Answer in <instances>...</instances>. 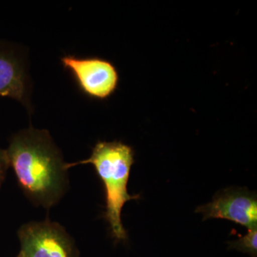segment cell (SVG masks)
Masks as SVG:
<instances>
[{
  "label": "cell",
  "mask_w": 257,
  "mask_h": 257,
  "mask_svg": "<svg viewBox=\"0 0 257 257\" xmlns=\"http://www.w3.org/2000/svg\"><path fill=\"white\" fill-rule=\"evenodd\" d=\"M20 187L36 206L50 209L68 188L66 163L47 130L30 127L16 134L6 150Z\"/></svg>",
  "instance_id": "obj_1"
},
{
  "label": "cell",
  "mask_w": 257,
  "mask_h": 257,
  "mask_svg": "<svg viewBox=\"0 0 257 257\" xmlns=\"http://www.w3.org/2000/svg\"><path fill=\"white\" fill-rule=\"evenodd\" d=\"M135 163L133 149L121 142H98L87 160L66 163L67 170L78 165L94 166L104 184L106 211L104 218L109 225L111 236L116 242L124 241L128 235L121 222V210L125 203L140 199V194L130 195L127 190L132 166Z\"/></svg>",
  "instance_id": "obj_2"
},
{
  "label": "cell",
  "mask_w": 257,
  "mask_h": 257,
  "mask_svg": "<svg viewBox=\"0 0 257 257\" xmlns=\"http://www.w3.org/2000/svg\"><path fill=\"white\" fill-rule=\"evenodd\" d=\"M20 257H79L74 239L63 226L50 219L32 221L18 231Z\"/></svg>",
  "instance_id": "obj_3"
},
{
  "label": "cell",
  "mask_w": 257,
  "mask_h": 257,
  "mask_svg": "<svg viewBox=\"0 0 257 257\" xmlns=\"http://www.w3.org/2000/svg\"><path fill=\"white\" fill-rule=\"evenodd\" d=\"M196 212L203 220L222 219L242 225L247 229L257 227L256 193L246 188L230 187L216 193L212 202L199 206Z\"/></svg>",
  "instance_id": "obj_4"
},
{
  "label": "cell",
  "mask_w": 257,
  "mask_h": 257,
  "mask_svg": "<svg viewBox=\"0 0 257 257\" xmlns=\"http://www.w3.org/2000/svg\"><path fill=\"white\" fill-rule=\"evenodd\" d=\"M62 64L73 74L79 87L87 95L105 99L116 91L119 74L114 64L100 58L80 59L74 56L62 57Z\"/></svg>",
  "instance_id": "obj_5"
},
{
  "label": "cell",
  "mask_w": 257,
  "mask_h": 257,
  "mask_svg": "<svg viewBox=\"0 0 257 257\" xmlns=\"http://www.w3.org/2000/svg\"><path fill=\"white\" fill-rule=\"evenodd\" d=\"M0 96L13 98L28 107L26 77L13 54L0 48Z\"/></svg>",
  "instance_id": "obj_6"
},
{
  "label": "cell",
  "mask_w": 257,
  "mask_h": 257,
  "mask_svg": "<svg viewBox=\"0 0 257 257\" xmlns=\"http://www.w3.org/2000/svg\"><path fill=\"white\" fill-rule=\"evenodd\" d=\"M229 249L237 250L251 257L257 256V227L248 229V233L236 241L229 242Z\"/></svg>",
  "instance_id": "obj_7"
},
{
  "label": "cell",
  "mask_w": 257,
  "mask_h": 257,
  "mask_svg": "<svg viewBox=\"0 0 257 257\" xmlns=\"http://www.w3.org/2000/svg\"><path fill=\"white\" fill-rule=\"evenodd\" d=\"M10 167L9 160H8L6 150H2L0 148V187L3 181L5 180L7 171Z\"/></svg>",
  "instance_id": "obj_8"
},
{
  "label": "cell",
  "mask_w": 257,
  "mask_h": 257,
  "mask_svg": "<svg viewBox=\"0 0 257 257\" xmlns=\"http://www.w3.org/2000/svg\"><path fill=\"white\" fill-rule=\"evenodd\" d=\"M17 257H20V256H17Z\"/></svg>",
  "instance_id": "obj_9"
}]
</instances>
